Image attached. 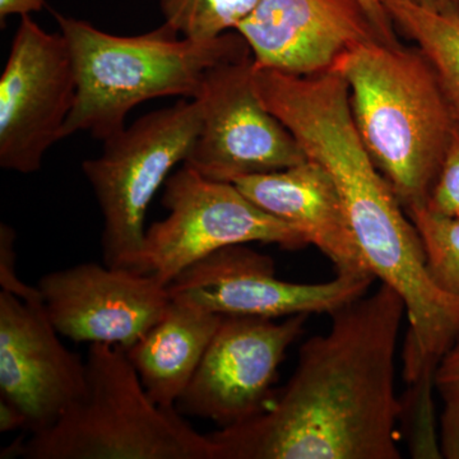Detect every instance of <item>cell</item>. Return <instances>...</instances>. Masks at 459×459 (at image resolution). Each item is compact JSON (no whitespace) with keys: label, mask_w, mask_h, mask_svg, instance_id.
<instances>
[{"label":"cell","mask_w":459,"mask_h":459,"mask_svg":"<svg viewBox=\"0 0 459 459\" xmlns=\"http://www.w3.org/2000/svg\"><path fill=\"white\" fill-rule=\"evenodd\" d=\"M374 276L337 274L325 283L277 279L273 259L241 246L222 247L181 272L168 286L171 296L188 299L221 316L286 318L298 314L331 316L367 294Z\"/></svg>","instance_id":"10"},{"label":"cell","mask_w":459,"mask_h":459,"mask_svg":"<svg viewBox=\"0 0 459 459\" xmlns=\"http://www.w3.org/2000/svg\"><path fill=\"white\" fill-rule=\"evenodd\" d=\"M309 316H286L282 322L222 316L177 410L183 416L211 420L220 429L255 418L273 398L280 365L304 333Z\"/></svg>","instance_id":"9"},{"label":"cell","mask_w":459,"mask_h":459,"mask_svg":"<svg viewBox=\"0 0 459 459\" xmlns=\"http://www.w3.org/2000/svg\"><path fill=\"white\" fill-rule=\"evenodd\" d=\"M439 446L442 458L459 459V400L446 402L440 419Z\"/></svg>","instance_id":"22"},{"label":"cell","mask_w":459,"mask_h":459,"mask_svg":"<svg viewBox=\"0 0 459 459\" xmlns=\"http://www.w3.org/2000/svg\"><path fill=\"white\" fill-rule=\"evenodd\" d=\"M406 307L380 283L331 314L255 418L208 434L216 459H400L395 350Z\"/></svg>","instance_id":"1"},{"label":"cell","mask_w":459,"mask_h":459,"mask_svg":"<svg viewBox=\"0 0 459 459\" xmlns=\"http://www.w3.org/2000/svg\"><path fill=\"white\" fill-rule=\"evenodd\" d=\"M44 7L45 0H0V22L11 16H30Z\"/></svg>","instance_id":"24"},{"label":"cell","mask_w":459,"mask_h":459,"mask_svg":"<svg viewBox=\"0 0 459 459\" xmlns=\"http://www.w3.org/2000/svg\"><path fill=\"white\" fill-rule=\"evenodd\" d=\"M359 2L361 3L362 8L369 16L380 41L386 42V44H398L400 41L395 33L397 29H395L394 21L386 12L382 0H359Z\"/></svg>","instance_id":"23"},{"label":"cell","mask_w":459,"mask_h":459,"mask_svg":"<svg viewBox=\"0 0 459 459\" xmlns=\"http://www.w3.org/2000/svg\"><path fill=\"white\" fill-rule=\"evenodd\" d=\"M75 95L65 36L21 17L0 77V168L20 174L40 170L48 151L65 140Z\"/></svg>","instance_id":"7"},{"label":"cell","mask_w":459,"mask_h":459,"mask_svg":"<svg viewBox=\"0 0 459 459\" xmlns=\"http://www.w3.org/2000/svg\"><path fill=\"white\" fill-rule=\"evenodd\" d=\"M16 231L5 223L0 226V285L4 291L23 300H39V287H31L18 279L16 270Z\"/></svg>","instance_id":"20"},{"label":"cell","mask_w":459,"mask_h":459,"mask_svg":"<svg viewBox=\"0 0 459 459\" xmlns=\"http://www.w3.org/2000/svg\"><path fill=\"white\" fill-rule=\"evenodd\" d=\"M42 299L0 291V397L22 411L26 430H47L86 388V361L60 342Z\"/></svg>","instance_id":"12"},{"label":"cell","mask_w":459,"mask_h":459,"mask_svg":"<svg viewBox=\"0 0 459 459\" xmlns=\"http://www.w3.org/2000/svg\"><path fill=\"white\" fill-rule=\"evenodd\" d=\"M74 59L77 95L65 138L89 132L107 141L144 101L195 99L213 66L250 54L237 31L213 40L183 38L162 26L134 36L102 31L78 18L54 13Z\"/></svg>","instance_id":"3"},{"label":"cell","mask_w":459,"mask_h":459,"mask_svg":"<svg viewBox=\"0 0 459 459\" xmlns=\"http://www.w3.org/2000/svg\"><path fill=\"white\" fill-rule=\"evenodd\" d=\"M45 312L60 336L126 350L164 316L171 296L152 274L82 263L39 281Z\"/></svg>","instance_id":"11"},{"label":"cell","mask_w":459,"mask_h":459,"mask_svg":"<svg viewBox=\"0 0 459 459\" xmlns=\"http://www.w3.org/2000/svg\"><path fill=\"white\" fill-rule=\"evenodd\" d=\"M435 388L444 402L459 400V334L437 364Z\"/></svg>","instance_id":"21"},{"label":"cell","mask_w":459,"mask_h":459,"mask_svg":"<svg viewBox=\"0 0 459 459\" xmlns=\"http://www.w3.org/2000/svg\"><path fill=\"white\" fill-rule=\"evenodd\" d=\"M26 425L27 420L22 411L4 398H0V433L26 429Z\"/></svg>","instance_id":"25"},{"label":"cell","mask_w":459,"mask_h":459,"mask_svg":"<svg viewBox=\"0 0 459 459\" xmlns=\"http://www.w3.org/2000/svg\"><path fill=\"white\" fill-rule=\"evenodd\" d=\"M395 29L415 42L439 78L459 123V12L442 13L403 0H383Z\"/></svg>","instance_id":"16"},{"label":"cell","mask_w":459,"mask_h":459,"mask_svg":"<svg viewBox=\"0 0 459 459\" xmlns=\"http://www.w3.org/2000/svg\"><path fill=\"white\" fill-rule=\"evenodd\" d=\"M168 216L146 229L131 270L169 286L175 277L222 247L247 243L301 249L307 238L253 204L234 183L208 179L183 164L165 183Z\"/></svg>","instance_id":"6"},{"label":"cell","mask_w":459,"mask_h":459,"mask_svg":"<svg viewBox=\"0 0 459 459\" xmlns=\"http://www.w3.org/2000/svg\"><path fill=\"white\" fill-rule=\"evenodd\" d=\"M27 459H216L208 434L148 395L122 347L90 344L82 397L31 434Z\"/></svg>","instance_id":"4"},{"label":"cell","mask_w":459,"mask_h":459,"mask_svg":"<svg viewBox=\"0 0 459 459\" xmlns=\"http://www.w3.org/2000/svg\"><path fill=\"white\" fill-rule=\"evenodd\" d=\"M221 320V314L171 296L164 316L126 350L148 395L159 406L177 407Z\"/></svg>","instance_id":"15"},{"label":"cell","mask_w":459,"mask_h":459,"mask_svg":"<svg viewBox=\"0 0 459 459\" xmlns=\"http://www.w3.org/2000/svg\"><path fill=\"white\" fill-rule=\"evenodd\" d=\"M201 129L197 100L151 111L104 141L101 155L82 171L102 222V255L111 267L132 268L146 235V214L172 169L184 164Z\"/></svg>","instance_id":"5"},{"label":"cell","mask_w":459,"mask_h":459,"mask_svg":"<svg viewBox=\"0 0 459 459\" xmlns=\"http://www.w3.org/2000/svg\"><path fill=\"white\" fill-rule=\"evenodd\" d=\"M403 2L412 3L419 7L442 12V13H458L459 12V0H403Z\"/></svg>","instance_id":"26"},{"label":"cell","mask_w":459,"mask_h":459,"mask_svg":"<svg viewBox=\"0 0 459 459\" xmlns=\"http://www.w3.org/2000/svg\"><path fill=\"white\" fill-rule=\"evenodd\" d=\"M332 69L346 81L362 143L404 211L427 204L455 124L428 57L374 39Z\"/></svg>","instance_id":"2"},{"label":"cell","mask_w":459,"mask_h":459,"mask_svg":"<svg viewBox=\"0 0 459 459\" xmlns=\"http://www.w3.org/2000/svg\"><path fill=\"white\" fill-rule=\"evenodd\" d=\"M424 247L431 279L459 298V214L435 212L427 204L407 211Z\"/></svg>","instance_id":"18"},{"label":"cell","mask_w":459,"mask_h":459,"mask_svg":"<svg viewBox=\"0 0 459 459\" xmlns=\"http://www.w3.org/2000/svg\"><path fill=\"white\" fill-rule=\"evenodd\" d=\"M234 184L263 211L299 230L307 244L327 256L337 274L374 276L353 237L337 186L318 162L307 159Z\"/></svg>","instance_id":"14"},{"label":"cell","mask_w":459,"mask_h":459,"mask_svg":"<svg viewBox=\"0 0 459 459\" xmlns=\"http://www.w3.org/2000/svg\"><path fill=\"white\" fill-rule=\"evenodd\" d=\"M427 205L435 212L459 214V123L453 126L451 140Z\"/></svg>","instance_id":"19"},{"label":"cell","mask_w":459,"mask_h":459,"mask_svg":"<svg viewBox=\"0 0 459 459\" xmlns=\"http://www.w3.org/2000/svg\"><path fill=\"white\" fill-rule=\"evenodd\" d=\"M235 31L255 68L295 75L331 71L347 50L379 39L359 0H261Z\"/></svg>","instance_id":"13"},{"label":"cell","mask_w":459,"mask_h":459,"mask_svg":"<svg viewBox=\"0 0 459 459\" xmlns=\"http://www.w3.org/2000/svg\"><path fill=\"white\" fill-rule=\"evenodd\" d=\"M195 100L201 129L184 164L208 179L234 183L307 160L292 133L259 99L252 54L210 69Z\"/></svg>","instance_id":"8"},{"label":"cell","mask_w":459,"mask_h":459,"mask_svg":"<svg viewBox=\"0 0 459 459\" xmlns=\"http://www.w3.org/2000/svg\"><path fill=\"white\" fill-rule=\"evenodd\" d=\"M261 0H160L164 23L183 38L207 41L232 32Z\"/></svg>","instance_id":"17"}]
</instances>
